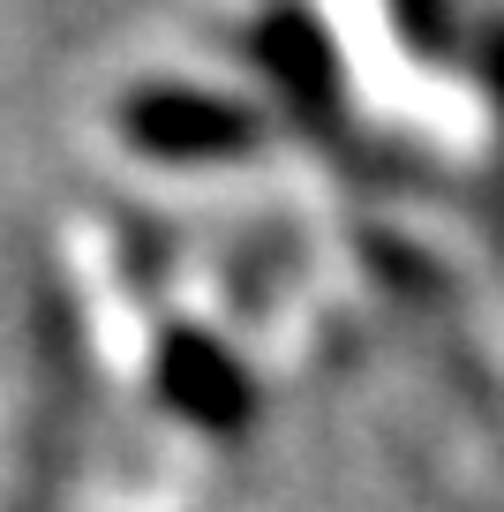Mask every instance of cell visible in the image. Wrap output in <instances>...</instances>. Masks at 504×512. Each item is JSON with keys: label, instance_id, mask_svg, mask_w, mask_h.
<instances>
[{"label": "cell", "instance_id": "cell-1", "mask_svg": "<svg viewBox=\"0 0 504 512\" xmlns=\"http://www.w3.org/2000/svg\"><path fill=\"white\" fill-rule=\"evenodd\" d=\"M121 128L158 159H211V151L256 144L249 113L234 98H204V91H136L121 106Z\"/></svg>", "mask_w": 504, "mask_h": 512}, {"label": "cell", "instance_id": "cell-2", "mask_svg": "<svg viewBox=\"0 0 504 512\" xmlns=\"http://www.w3.org/2000/svg\"><path fill=\"white\" fill-rule=\"evenodd\" d=\"M392 16L414 31V46H422V53H437V38H444V0H392Z\"/></svg>", "mask_w": 504, "mask_h": 512}]
</instances>
